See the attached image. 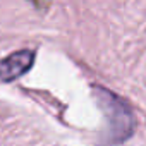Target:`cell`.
<instances>
[{"mask_svg": "<svg viewBox=\"0 0 146 146\" xmlns=\"http://www.w3.org/2000/svg\"><path fill=\"white\" fill-rule=\"evenodd\" d=\"M35 53L31 50H21L7 58L0 60V81H12L26 72L33 64Z\"/></svg>", "mask_w": 146, "mask_h": 146, "instance_id": "obj_1", "label": "cell"}]
</instances>
